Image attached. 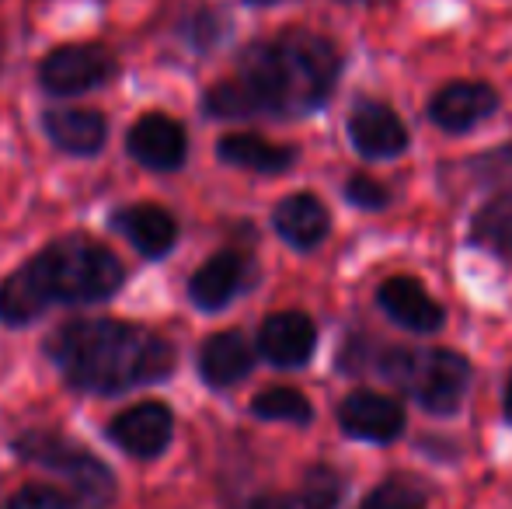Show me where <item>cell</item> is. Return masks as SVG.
<instances>
[{"instance_id":"6da1fadb","label":"cell","mask_w":512,"mask_h":509,"mask_svg":"<svg viewBox=\"0 0 512 509\" xmlns=\"http://www.w3.org/2000/svg\"><path fill=\"white\" fill-rule=\"evenodd\" d=\"M342 77V53L331 39L290 28L258 39L237 56L234 77L213 84L203 98L209 119H297L324 109Z\"/></svg>"},{"instance_id":"7a4b0ae2","label":"cell","mask_w":512,"mask_h":509,"mask_svg":"<svg viewBox=\"0 0 512 509\" xmlns=\"http://www.w3.org/2000/svg\"><path fill=\"white\" fill-rule=\"evenodd\" d=\"M46 356L63 381L88 394H122L175 374V346L140 325L115 318H77L46 339Z\"/></svg>"},{"instance_id":"3957f363","label":"cell","mask_w":512,"mask_h":509,"mask_svg":"<svg viewBox=\"0 0 512 509\" xmlns=\"http://www.w3.org/2000/svg\"><path fill=\"white\" fill-rule=\"evenodd\" d=\"M122 279V262L105 245L67 234L0 283V321L21 328L56 304H102L115 297Z\"/></svg>"},{"instance_id":"277c9868","label":"cell","mask_w":512,"mask_h":509,"mask_svg":"<svg viewBox=\"0 0 512 509\" xmlns=\"http://www.w3.org/2000/svg\"><path fill=\"white\" fill-rule=\"evenodd\" d=\"M373 367L384 381L408 391L429 415L460 412L471 387V363L453 349H425V353L384 349Z\"/></svg>"},{"instance_id":"5b68a950","label":"cell","mask_w":512,"mask_h":509,"mask_svg":"<svg viewBox=\"0 0 512 509\" xmlns=\"http://www.w3.org/2000/svg\"><path fill=\"white\" fill-rule=\"evenodd\" d=\"M14 450H18L25 461L42 464V468L67 478V482L81 492L84 503H91V506L112 503L115 478L91 450L77 447V443L63 440V436H56V433H46V429H28V433H21L18 440H14Z\"/></svg>"},{"instance_id":"8992f818","label":"cell","mask_w":512,"mask_h":509,"mask_svg":"<svg viewBox=\"0 0 512 509\" xmlns=\"http://www.w3.org/2000/svg\"><path fill=\"white\" fill-rule=\"evenodd\" d=\"M119 74V60L98 42H74V46H56L39 63V84L46 95L70 98L95 91Z\"/></svg>"},{"instance_id":"52a82bcc","label":"cell","mask_w":512,"mask_h":509,"mask_svg":"<svg viewBox=\"0 0 512 509\" xmlns=\"http://www.w3.org/2000/svg\"><path fill=\"white\" fill-rule=\"evenodd\" d=\"M405 405L377 391H352L338 405V429L363 443H394L405 433Z\"/></svg>"},{"instance_id":"ba28073f","label":"cell","mask_w":512,"mask_h":509,"mask_svg":"<svg viewBox=\"0 0 512 509\" xmlns=\"http://www.w3.org/2000/svg\"><path fill=\"white\" fill-rule=\"evenodd\" d=\"M345 129H349L352 147H356L363 157H370V161L401 157L411 140L405 119H401L387 102H373V98H363V102L352 105Z\"/></svg>"},{"instance_id":"9c48e42d","label":"cell","mask_w":512,"mask_h":509,"mask_svg":"<svg viewBox=\"0 0 512 509\" xmlns=\"http://www.w3.org/2000/svg\"><path fill=\"white\" fill-rule=\"evenodd\" d=\"M499 112V91L485 81H453L429 102V123L443 133H471Z\"/></svg>"},{"instance_id":"30bf717a","label":"cell","mask_w":512,"mask_h":509,"mask_svg":"<svg viewBox=\"0 0 512 509\" xmlns=\"http://www.w3.org/2000/svg\"><path fill=\"white\" fill-rule=\"evenodd\" d=\"M171 429H175V419H171V408L161 405V401H143L136 408H126L122 415H115L108 422V440L129 457H161L171 443Z\"/></svg>"},{"instance_id":"8fae6325","label":"cell","mask_w":512,"mask_h":509,"mask_svg":"<svg viewBox=\"0 0 512 509\" xmlns=\"http://www.w3.org/2000/svg\"><path fill=\"white\" fill-rule=\"evenodd\" d=\"M126 150L136 164L150 171H178L189 157V136H185L182 123H175L171 116L147 112L129 129Z\"/></svg>"},{"instance_id":"7c38bea8","label":"cell","mask_w":512,"mask_h":509,"mask_svg":"<svg viewBox=\"0 0 512 509\" xmlns=\"http://www.w3.org/2000/svg\"><path fill=\"white\" fill-rule=\"evenodd\" d=\"M377 304L394 325L408 328V332H439L446 321V311L415 276H391L380 283Z\"/></svg>"},{"instance_id":"4fadbf2b","label":"cell","mask_w":512,"mask_h":509,"mask_svg":"<svg viewBox=\"0 0 512 509\" xmlns=\"http://www.w3.org/2000/svg\"><path fill=\"white\" fill-rule=\"evenodd\" d=\"M317 349V328L304 311H279L269 314L265 325L258 328V353L272 367H304Z\"/></svg>"},{"instance_id":"5bb4252c","label":"cell","mask_w":512,"mask_h":509,"mask_svg":"<svg viewBox=\"0 0 512 509\" xmlns=\"http://www.w3.org/2000/svg\"><path fill=\"white\" fill-rule=\"evenodd\" d=\"M251 265L241 252H216L189 279V297L203 311H223L248 286Z\"/></svg>"},{"instance_id":"9a60e30c","label":"cell","mask_w":512,"mask_h":509,"mask_svg":"<svg viewBox=\"0 0 512 509\" xmlns=\"http://www.w3.org/2000/svg\"><path fill=\"white\" fill-rule=\"evenodd\" d=\"M272 227H276V234L290 248H297V252H314V248H321L324 238H328L331 217H328V206L317 196L297 192V196H286L283 203L276 206Z\"/></svg>"},{"instance_id":"2e32d148","label":"cell","mask_w":512,"mask_h":509,"mask_svg":"<svg viewBox=\"0 0 512 509\" xmlns=\"http://www.w3.org/2000/svg\"><path fill=\"white\" fill-rule=\"evenodd\" d=\"M112 227L136 248L140 255L147 258H161L175 248L178 241V224L168 210L161 206H122V210L112 213Z\"/></svg>"},{"instance_id":"e0dca14e","label":"cell","mask_w":512,"mask_h":509,"mask_svg":"<svg viewBox=\"0 0 512 509\" xmlns=\"http://www.w3.org/2000/svg\"><path fill=\"white\" fill-rule=\"evenodd\" d=\"M42 129L63 154L77 157H95L108 140V119L95 109H49Z\"/></svg>"},{"instance_id":"ac0fdd59","label":"cell","mask_w":512,"mask_h":509,"mask_svg":"<svg viewBox=\"0 0 512 509\" xmlns=\"http://www.w3.org/2000/svg\"><path fill=\"white\" fill-rule=\"evenodd\" d=\"M216 157L234 168L255 171V175H283L297 164V150L283 143H269L258 133H227L216 143Z\"/></svg>"},{"instance_id":"d6986e66","label":"cell","mask_w":512,"mask_h":509,"mask_svg":"<svg viewBox=\"0 0 512 509\" xmlns=\"http://www.w3.org/2000/svg\"><path fill=\"white\" fill-rule=\"evenodd\" d=\"M255 349L241 332H216L199 349V374L209 387H234L251 374Z\"/></svg>"},{"instance_id":"ffe728a7","label":"cell","mask_w":512,"mask_h":509,"mask_svg":"<svg viewBox=\"0 0 512 509\" xmlns=\"http://www.w3.org/2000/svg\"><path fill=\"white\" fill-rule=\"evenodd\" d=\"M471 241L512 262V189L488 199L471 220Z\"/></svg>"},{"instance_id":"44dd1931","label":"cell","mask_w":512,"mask_h":509,"mask_svg":"<svg viewBox=\"0 0 512 509\" xmlns=\"http://www.w3.org/2000/svg\"><path fill=\"white\" fill-rule=\"evenodd\" d=\"M251 412L258 419H269V422H293V426H307L314 419V408L297 387H269V391L255 394L251 401Z\"/></svg>"},{"instance_id":"7402d4cb","label":"cell","mask_w":512,"mask_h":509,"mask_svg":"<svg viewBox=\"0 0 512 509\" xmlns=\"http://www.w3.org/2000/svg\"><path fill=\"white\" fill-rule=\"evenodd\" d=\"M345 499V478L331 464H314L304 475L297 503L300 509H338Z\"/></svg>"},{"instance_id":"603a6c76","label":"cell","mask_w":512,"mask_h":509,"mask_svg":"<svg viewBox=\"0 0 512 509\" xmlns=\"http://www.w3.org/2000/svg\"><path fill=\"white\" fill-rule=\"evenodd\" d=\"M230 32V21L223 11H213V7H203V11H192L189 18L182 21V39L189 42L192 49L206 53V49L220 46Z\"/></svg>"},{"instance_id":"cb8c5ba5","label":"cell","mask_w":512,"mask_h":509,"mask_svg":"<svg viewBox=\"0 0 512 509\" xmlns=\"http://www.w3.org/2000/svg\"><path fill=\"white\" fill-rule=\"evenodd\" d=\"M425 506H429V496L415 482H408V478H387V482H380L359 503V509H425Z\"/></svg>"},{"instance_id":"d4e9b609","label":"cell","mask_w":512,"mask_h":509,"mask_svg":"<svg viewBox=\"0 0 512 509\" xmlns=\"http://www.w3.org/2000/svg\"><path fill=\"white\" fill-rule=\"evenodd\" d=\"M342 192H345V199H349V206L366 210V213H380V210L391 206V192H387V185H380L377 178H370V175H352Z\"/></svg>"},{"instance_id":"484cf974","label":"cell","mask_w":512,"mask_h":509,"mask_svg":"<svg viewBox=\"0 0 512 509\" xmlns=\"http://www.w3.org/2000/svg\"><path fill=\"white\" fill-rule=\"evenodd\" d=\"M0 509H77V506L60 489H53V485H25V489L14 492Z\"/></svg>"},{"instance_id":"4316f807","label":"cell","mask_w":512,"mask_h":509,"mask_svg":"<svg viewBox=\"0 0 512 509\" xmlns=\"http://www.w3.org/2000/svg\"><path fill=\"white\" fill-rule=\"evenodd\" d=\"M248 509H300V503L290 496H258Z\"/></svg>"},{"instance_id":"83f0119b","label":"cell","mask_w":512,"mask_h":509,"mask_svg":"<svg viewBox=\"0 0 512 509\" xmlns=\"http://www.w3.org/2000/svg\"><path fill=\"white\" fill-rule=\"evenodd\" d=\"M506 419L512 422V377H509V384H506Z\"/></svg>"},{"instance_id":"f1b7e54d","label":"cell","mask_w":512,"mask_h":509,"mask_svg":"<svg viewBox=\"0 0 512 509\" xmlns=\"http://www.w3.org/2000/svg\"><path fill=\"white\" fill-rule=\"evenodd\" d=\"M248 4H262L265 7V4H279V0H248Z\"/></svg>"},{"instance_id":"f546056e","label":"cell","mask_w":512,"mask_h":509,"mask_svg":"<svg viewBox=\"0 0 512 509\" xmlns=\"http://www.w3.org/2000/svg\"><path fill=\"white\" fill-rule=\"evenodd\" d=\"M502 154H506V157H509V161H512V143H509V147H506V150H502Z\"/></svg>"},{"instance_id":"4dcf8cb0","label":"cell","mask_w":512,"mask_h":509,"mask_svg":"<svg viewBox=\"0 0 512 509\" xmlns=\"http://www.w3.org/2000/svg\"><path fill=\"white\" fill-rule=\"evenodd\" d=\"M342 4H366V0H342Z\"/></svg>"}]
</instances>
